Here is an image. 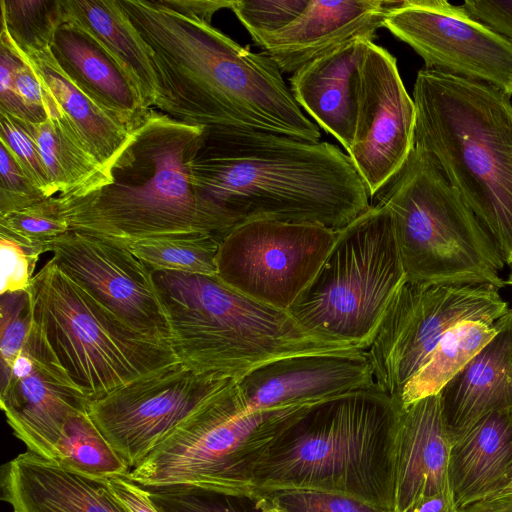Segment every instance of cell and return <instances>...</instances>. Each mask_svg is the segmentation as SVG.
Masks as SVG:
<instances>
[{"label": "cell", "mask_w": 512, "mask_h": 512, "mask_svg": "<svg viewBox=\"0 0 512 512\" xmlns=\"http://www.w3.org/2000/svg\"><path fill=\"white\" fill-rule=\"evenodd\" d=\"M147 45L159 111L207 131H265L310 142L318 125L300 108L272 58L160 0H117Z\"/></svg>", "instance_id": "obj_1"}, {"label": "cell", "mask_w": 512, "mask_h": 512, "mask_svg": "<svg viewBox=\"0 0 512 512\" xmlns=\"http://www.w3.org/2000/svg\"><path fill=\"white\" fill-rule=\"evenodd\" d=\"M192 179L233 228L268 220L340 231L371 207L363 179L339 147L265 131H207Z\"/></svg>", "instance_id": "obj_2"}, {"label": "cell", "mask_w": 512, "mask_h": 512, "mask_svg": "<svg viewBox=\"0 0 512 512\" xmlns=\"http://www.w3.org/2000/svg\"><path fill=\"white\" fill-rule=\"evenodd\" d=\"M206 133L151 108L108 170L107 182L81 194L56 195L70 231L126 246L180 233L221 239L233 226L192 179Z\"/></svg>", "instance_id": "obj_3"}, {"label": "cell", "mask_w": 512, "mask_h": 512, "mask_svg": "<svg viewBox=\"0 0 512 512\" xmlns=\"http://www.w3.org/2000/svg\"><path fill=\"white\" fill-rule=\"evenodd\" d=\"M400 408L377 388L309 405L258 462L252 493L326 491L394 512Z\"/></svg>", "instance_id": "obj_4"}, {"label": "cell", "mask_w": 512, "mask_h": 512, "mask_svg": "<svg viewBox=\"0 0 512 512\" xmlns=\"http://www.w3.org/2000/svg\"><path fill=\"white\" fill-rule=\"evenodd\" d=\"M414 147L459 193L512 269V104L501 91L422 68Z\"/></svg>", "instance_id": "obj_5"}, {"label": "cell", "mask_w": 512, "mask_h": 512, "mask_svg": "<svg viewBox=\"0 0 512 512\" xmlns=\"http://www.w3.org/2000/svg\"><path fill=\"white\" fill-rule=\"evenodd\" d=\"M152 275L171 346L180 362L197 372L237 380L280 357L361 348L307 332L287 311L243 295L218 276Z\"/></svg>", "instance_id": "obj_6"}, {"label": "cell", "mask_w": 512, "mask_h": 512, "mask_svg": "<svg viewBox=\"0 0 512 512\" xmlns=\"http://www.w3.org/2000/svg\"><path fill=\"white\" fill-rule=\"evenodd\" d=\"M378 203L390 213L407 280L507 286L495 242L421 150L414 147Z\"/></svg>", "instance_id": "obj_7"}, {"label": "cell", "mask_w": 512, "mask_h": 512, "mask_svg": "<svg viewBox=\"0 0 512 512\" xmlns=\"http://www.w3.org/2000/svg\"><path fill=\"white\" fill-rule=\"evenodd\" d=\"M309 405L249 411L232 380L178 424L127 476L144 488L193 485L251 494L258 462Z\"/></svg>", "instance_id": "obj_8"}, {"label": "cell", "mask_w": 512, "mask_h": 512, "mask_svg": "<svg viewBox=\"0 0 512 512\" xmlns=\"http://www.w3.org/2000/svg\"><path fill=\"white\" fill-rule=\"evenodd\" d=\"M29 293L34 322L90 401L180 361L170 343L129 327L51 259L34 275Z\"/></svg>", "instance_id": "obj_9"}, {"label": "cell", "mask_w": 512, "mask_h": 512, "mask_svg": "<svg viewBox=\"0 0 512 512\" xmlns=\"http://www.w3.org/2000/svg\"><path fill=\"white\" fill-rule=\"evenodd\" d=\"M405 279L390 213L377 203L338 231L287 312L309 333L366 349Z\"/></svg>", "instance_id": "obj_10"}, {"label": "cell", "mask_w": 512, "mask_h": 512, "mask_svg": "<svg viewBox=\"0 0 512 512\" xmlns=\"http://www.w3.org/2000/svg\"><path fill=\"white\" fill-rule=\"evenodd\" d=\"M509 311L499 289L490 284L405 279L365 349L376 387L398 403L406 384L449 329L466 321L493 325Z\"/></svg>", "instance_id": "obj_11"}, {"label": "cell", "mask_w": 512, "mask_h": 512, "mask_svg": "<svg viewBox=\"0 0 512 512\" xmlns=\"http://www.w3.org/2000/svg\"><path fill=\"white\" fill-rule=\"evenodd\" d=\"M337 235L314 224H241L220 239L217 276L243 295L287 311L318 272Z\"/></svg>", "instance_id": "obj_12"}, {"label": "cell", "mask_w": 512, "mask_h": 512, "mask_svg": "<svg viewBox=\"0 0 512 512\" xmlns=\"http://www.w3.org/2000/svg\"><path fill=\"white\" fill-rule=\"evenodd\" d=\"M232 380L197 372L179 361L90 401L88 414L131 470Z\"/></svg>", "instance_id": "obj_13"}, {"label": "cell", "mask_w": 512, "mask_h": 512, "mask_svg": "<svg viewBox=\"0 0 512 512\" xmlns=\"http://www.w3.org/2000/svg\"><path fill=\"white\" fill-rule=\"evenodd\" d=\"M384 27L433 69L512 96V41L444 0H399Z\"/></svg>", "instance_id": "obj_14"}, {"label": "cell", "mask_w": 512, "mask_h": 512, "mask_svg": "<svg viewBox=\"0 0 512 512\" xmlns=\"http://www.w3.org/2000/svg\"><path fill=\"white\" fill-rule=\"evenodd\" d=\"M416 109L397 62L368 41L360 64L354 140L347 151L370 198L398 175L415 143Z\"/></svg>", "instance_id": "obj_15"}, {"label": "cell", "mask_w": 512, "mask_h": 512, "mask_svg": "<svg viewBox=\"0 0 512 512\" xmlns=\"http://www.w3.org/2000/svg\"><path fill=\"white\" fill-rule=\"evenodd\" d=\"M51 260L135 331L171 344L168 318L151 269L128 246L69 231L50 246Z\"/></svg>", "instance_id": "obj_16"}, {"label": "cell", "mask_w": 512, "mask_h": 512, "mask_svg": "<svg viewBox=\"0 0 512 512\" xmlns=\"http://www.w3.org/2000/svg\"><path fill=\"white\" fill-rule=\"evenodd\" d=\"M89 404L33 322L10 371L1 377L0 405L14 435L27 450L54 461L67 420L87 412Z\"/></svg>", "instance_id": "obj_17"}, {"label": "cell", "mask_w": 512, "mask_h": 512, "mask_svg": "<svg viewBox=\"0 0 512 512\" xmlns=\"http://www.w3.org/2000/svg\"><path fill=\"white\" fill-rule=\"evenodd\" d=\"M236 385L249 411L312 404L377 388L363 348L273 359L237 379Z\"/></svg>", "instance_id": "obj_18"}, {"label": "cell", "mask_w": 512, "mask_h": 512, "mask_svg": "<svg viewBox=\"0 0 512 512\" xmlns=\"http://www.w3.org/2000/svg\"><path fill=\"white\" fill-rule=\"evenodd\" d=\"M399 0H309L282 30L256 44L281 72L295 73L307 63L360 38L373 40Z\"/></svg>", "instance_id": "obj_19"}, {"label": "cell", "mask_w": 512, "mask_h": 512, "mask_svg": "<svg viewBox=\"0 0 512 512\" xmlns=\"http://www.w3.org/2000/svg\"><path fill=\"white\" fill-rule=\"evenodd\" d=\"M0 486L12 512H131L106 479L79 473L29 450L2 465Z\"/></svg>", "instance_id": "obj_20"}, {"label": "cell", "mask_w": 512, "mask_h": 512, "mask_svg": "<svg viewBox=\"0 0 512 512\" xmlns=\"http://www.w3.org/2000/svg\"><path fill=\"white\" fill-rule=\"evenodd\" d=\"M450 445L439 393L400 408L395 446L394 512H404L425 497L451 494Z\"/></svg>", "instance_id": "obj_21"}, {"label": "cell", "mask_w": 512, "mask_h": 512, "mask_svg": "<svg viewBox=\"0 0 512 512\" xmlns=\"http://www.w3.org/2000/svg\"><path fill=\"white\" fill-rule=\"evenodd\" d=\"M497 334L439 392L450 443L493 410L512 408V310Z\"/></svg>", "instance_id": "obj_22"}, {"label": "cell", "mask_w": 512, "mask_h": 512, "mask_svg": "<svg viewBox=\"0 0 512 512\" xmlns=\"http://www.w3.org/2000/svg\"><path fill=\"white\" fill-rule=\"evenodd\" d=\"M368 41L360 38L319 57L292 74L294 99L318 126L348 151L353 143L360 64Z\"/></svg>", "instance_id": "obj_23"}, {"label": "cell", "mask_w": 512, "mask_h": 512, "mask_svg": "<svg viewBox=\"0 0 512 512\" xmlns=\"http://www.w3.org/2000/svg\"><path fill=\"white\" fill-rule=\"evenodd\" d=\"M448 476L458 510L512 494V408L487 413L451 443Z\"/></svg>", "instance_id": "obj_24"}, {"label": "cell", "mask_w": 512, "mask_h": 512, "mask_svg": "<svg viewBox=\"0 0 512 512\" xmlns=\"http://www.w3.org/2000/svg\"><path fill=\"white\" fill-rule=\"evenodd\" d=\"M50 51L62 71L130 132L144 121L151 108H145L135 85L115 59L83 30L63 22Z\"/></svg>", "instance_id": "obj_25"}, {"label": "cell", "mask_w": 512, "mask_h": 512, "mask_svg": "<svg viewBox=\"0 0 512 512\" xmlns=\"http://www.w3.org/2000/svg\"><path fill=\"white\" fill-rule=\"evenodd\" d=\"M20 55L33 67L56 101L59 120L108 174L116 158L131 141L132 132L62 71L50 48L28 56Z\"/></svg>", "instance_id": "obj_26"}, {"label": "cell", "mask_w": 512, "mask_h": 512, "mask_svg": "<svg viewBox=\"0 0 512 512\" xmlns=\"http://www.w3.org/2000/svg\"><path fill=\"white\" fill-rule=\"evenodd\" d=\"M64 22L91 36L121 66L146 109L157 100V80L147 45L117 0H61Z\"/></svg>", "instance_id": "obj_27"}, {"label": "cell", "mask_w": 512, "mask_h": 512, "mask_svg": "<svg viewBox=\"0 0 512 512\" xmlns=\"http://www.w3.org/2000/svg\"><path fill=\"white\" fill-rule=\"evenodd\" d=\"M16 120L34 140L56 195L81 194L108 181V174L59 119Z\"/></svg>", "instance_id": "obj_28"}, {"label": "cell", "mask_w": 512, "mask_h": 512, "mask_svg": "<svg viewBox=\"0 0 512 512\" xmlns=\"http://www.w3.org/2000/svg\"><path fill=\"white\" fill-rule=\"evenodd\" d=\"M496 334L494 324L478 321L449 329L406 384L398 401L400 407L438 394Z\"/></svg>", "instance_id": "obj_29"}, {"label": "cell", "mask_w": 512, "mask_h": 512, "mask_svg": "<svg viewBox=\"0 0 512 512\" xmlns=\"http://www.w3.org/2000/svg\"><path fill=\"white\" fill-rule=\"evenodd\" d=\"M219 246L217 235L195 232L149 237L128 247L151 271L217 276Z\"/></svg>", "instance_id": "obj_30"}, {"label": "cell", "mask_w": 512, "mask_h": 512, "mask_svg": "<svg viewBox=\"0 0 512 512\" xmlns=\"http://www.w3.org/2000/svg\"><path fill=\"white\" fill-rule=\"evenodd\" d=\"M54 461L79 473L103 479L127 475L130 471L97 428L88 411L67 420Z\"/></svg>", "instance_id": "obj_31"}, {"label": "cell", "mask_w": 512, "mask_h": 512, "mask_svg": "<svg viewBox=\"0 0 512 512\" xmlns=\"http://www.w3.org/2000/svg\"><path fill=\"white\" fill-rule=\"evenodd\" d=\"M1 32L22 55L49 49L64 22L61 0H1Z\"/></svg>", "instance_id": "obj_32"}, {"label": "cell", "mask_w": 512, "mask_h": 512, "mask_svg": "<svg viewBox=\"0 0 512 512\" xmlns=\"http://www.w3.org/2000/svg\"><path fill=\"white\" fill-rule=\"evenodd\" d=\"M159 512H255L257 496L193 485L145 488Z\"/></svg>", "instance_id": "obj_33"}, {"label": "cell", "mask_w": 512, "mask_h": 512, "mask_svg": "<svg viewBox=\"0 0 512 512\" xmlns=\"http://www.w3.org/2000/svg\"><path fill=\"white\" fill-rule=\"evenodd\" d=\"M69 231L56 195L0 216V235L36 247L43 253L50 251L52 242Z\"/></svg>", "instance_id": "obj_34"}, {"label": "cell", "mask_w": 512, "mask_h": 512, "mask_svg": "<svg viewBox=\"0 0 512 512\" xmlns=\"http://www.w3.org/2000/svg\"><path fill=\"white\" fill-rule=\"evenodd\" d=\"M274 512H387L345 494L318 490H274L254 492Z\"/></svg>", "instance_id": "obj_35"}, {"label": "cell", "mask_w": 512, "mask_h": 512, "mask_svg": "<svg viewBox=\"0 0 512 512\" xmlns=\"http://www.w3.org/2000/svg\"><path fill=\"white\" fill-rule=\"evenodd\" d=\"M34 322L29 289L5 293L0 300L1 377L22 350Z\"/></svg>", "instance_id": "obj_36"}, {"label": "cell", "mask_w": 512, "mask_h": 512, "mask_svg": "<svg viewBox=\"0 0 512 512\" xmlns=\"http://www.w3.org/2000/svg\"><path fill=\"white\" fill-rule=\"evenodd\" d=\"M308 3L309 0H234L231 10L257 43L288 26Z\"/></svg>", "instance_id": "obj_37"}, {"label": "cell", "mask_w": 512, "mask_h": 512, "mask_svg": "<svg viewBox=\"0 0 512 512\" xmlns=\"http://www.w3.org/2000/svg\"><path fill=\"white\" fill-rule=\"evenodd\" d=\"M0 143L9 150L33 184L46 197L56 195L34 140L16 119L2 113Z\"/></svg>", "instance_id": "obj_38"}, {"label": "cell", "mask_w": 512, "mask_h": 512, "mask_svg": "<svg viewBox=\"0 0 512 512\" xmlns=\"http://www.w3.org/2000/svg\"><path fill=\"white\" fill-rule=\"evenodd\" d=\"M46 197L30 180L9 150L0 143V216Z\"/></svg>", "instance_id": "obj_39"}, {"label": "cell", "mask_w": 512, "mask_h": 512, "mask_svg": "<svg viewBox=\"0 0 512 512\" xmlns=\"http://www.w3.org/2000/svg\"><path fill=\"white\" fill-rule=\"evenodd\" d=\"M42 253L36 247L0 235V294L28 290L34 277V269Z\"/></svg>", "instance_id": "obj_40"}, {"label": "cell", "mask_w": 512, "mask_h": 512, "mask_svg": "<svg viewBox=\"0 0 512 512\" xmlns=\"http://www.w3.org/2000/svg\"><path fill=\"white\" fill-rule=\"evenodd\" d=\"M19 59L14 48L0 36V113L33 123L32 116L22 102L13 81V71Z\"/></svg>", "instance_id": "obj_41"}, {"label": "cell", "mask_w": 512, "mask_h": 512, "mask_svg": "<svg viewBox=\"0 0 512 512\" xmlns=\"http://www.w3.org/2000/svg\"><path fill=\"white\" fill-rule=\"evenodd\" d=\"M462 6L473 18L512 41V0H467Z\"/></svg>", "instance_id": "obj_42"}, {"label": "cell", "mask_w": 512, "mask_h": 512, "mask_svg": "<svg viewBox=\"0 0 512 512\" xmlns=\"http://www.w3.org/2000/svg\"><path fill=\"white\" fill-rule=\"evenodd\" d=\"M115 496L131 512H159L153 505L144 487L127 475H117L106 479Z\"/></svg>", "instance_id": "obj_43"}, {"label": "cell", "mask_w": 512, "mask_h": 512, "mask_svg": "<svg viewBox=\"0 0 512 512\" xmlns=\"http://www.w3.org/2000/svg\"><path fill=\"white\" fill-rule=\"evenodd\" d=\"M174 11L211 24L213 15L220 9H231L234 0H160Z\"/></svg>", "instance_id": "obj_44"}, {"label": "cell", "mask_w": 512, "mask_h": 512, "mask_svg": "<svg viewBox=\"0 0 512 512\" xmlns=\"http://www.w3.org/2000/svg\"><path fill=\"white\" fill-rule=\"evenodd\" d=\"M404 512H458L451 494H437L422 498Z\"/></svg>", "instance_id": "obj_45"}, {"label": "cell", "mask_w": 512, "mask_h": 512, "mask_svg": "<svg viewBox=\"0 0 512 512\" xmlns=\"http://www.w3.org/2000/svg\"><path fill=\"white\" fill-rule=\"evenodd\" d=\"M458 512H512V494L467 505Z\"/></svg>", "instance_id": "obj_46"}, {"label": "cell", "mask_w": 512, "mask_h": 512, "mask_svg": "<svg viewBox=\"0 0 512 512\" xmlns=\"http://www.w3.org/2000/svg\"><path fill=\"white\" fill-rule=\"evenodd\" d=\"M254 494L257 496V509L255 512H273L263 496L257 493Z\"/></svg>", "instance_id": "obj_47"}, {"label": "cell", "mask_w": 512, "mask_h": 512, "mask_svg": "<svg viewBox=\"0 0 512 512\" xmlns=\"http://www.w3.org/2000/svg\"><path fill=\"white\" fill-rule=\"evenodd\" d=\"M505 281H506L507 285L512 286V271L510 272V274L508 275L507 280H505Z\"/></svg>", "instance_id": "obj_48"}, {"label": "cell", "mask_w": 512, "mask_h": 512, "mask_svg": "<svg viewBox=\"0 0 512 512\" xmlns=\"http://www.w3.org/2000/svg\"><path fill=\"white\" fill-rule=\"evenodd\" d=\"M272 510V509H271ZM273 511V510H272ZM274 512V511H273Z\"/></svg>", "instance_id": "obj_49"}]
</instances>
